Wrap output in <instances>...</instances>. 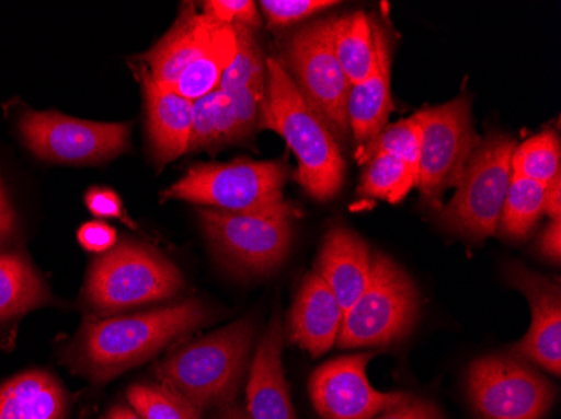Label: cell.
<instances>
[{
	"label": "cell",
	"mask_w": 561,
	"mask_h": 419,
	"mask_svg": "<svg viewBox=\"0 0 561 419\" xmlns=\"http://www.w3.org/2000/svg\"><path fill=\"white\" fill-rule=\"evenodd\" d=\"M209 317L206 305L191 299L137 316L90 323L72 345L69 361L90 380L105 383L204 326Z\"/></svg>",
	"instance_id": "cell-1"
},
{
	"label": "cell",
	"mask_w": 561,
	"mask_h": 419,
	"mask_svg": "<svg viewBox=\"0 0 561 419\" xmlns=\"http://www.w3.org/2000/svg\"><path fill=\"white\" fill-rule=\"evenodd\" d=\"M264 126L274 129L291 148L298 160L296 179L306 194L320 201L336 197L346 170L339 141L276 58L266 61Z\"/></svg>",
	"instance_id": "cell-2"
},
{
	"label": "cell",
	"mask_w": 561,
	"mask_h": 419,
	"mask_svg": "<svg viewBox=\"0 0 561 419\" xmlns=\"http://www.w3.org/2000/svg\"><path fill=\"white\" fill-rule=\"evenodd\" d=\"M256 324L252 317L188 342L157 368L160 383L206 411L231 405L248 368Z\"/></svg>",
	"instance_id": "cell-3"
},
{
	"label": "cell",
	"mask_w": 561,
	"mask_h": 419,
	"mask_svg": "<svg viewBox=\"0 0 561 419\" xmlns=\"http://www.w3.org/2000/svg\"><path fill=\"white\" fill-rule=\"evenodd\" d=\"M419 317V294L411 277L392 258L374 252L367 289L343 317L336 346L380 348L403 339Z\"/></svg>",
	"instance_id": "cell-4"
},
{
	"label": "cell",
	"mask_w": 561,
	"mask_h": 419,
	"mask_svg": "<svg viewBox=\"0 0 561 419\" xmlns=\"http://www.w3.org/2000/svg\"><path fill=\"white\" fill-rule=\"evenodd\" d=\"M293 205H273L254 212L198 208L202 226L224 261L244 273H267L288 257L293 242Z\"/></svg>",
	"instance_id": "cell-5"
},
{
	"label": "cell",
	"mask_w": 561,
	"mask_h": 419,
	"mask_svg": "<svg viewBox=\"0 0 561 419\" xmlns=\"http://www.w3.org/2000/svg\"><path fill=\"white\" fill-rule=\"evenodd\" d=\"M184 287L181 270L153 248L123 242L94 261L84 298L98 311H119L165 301Z\"/></svg>",
	"instance_id": "cell-6"
},
{
	"label": "cell",
	"mask_w": 561,
	"mask_h": 419,
	"mask_svg": "<svg viewBox=\"0 0 561 419\" xmlns=\"http://www.w3.org/2000/svg\"><path fill=\"white\" fill-rule=\"evenodd\" d=\"M288 168L279 162L206 163L188 170L169 190L165 200H185L222 212H254L283 203Z\"/></svg>",
	"instance_id": "cell-7"
},
{
	"label": "cell",
	"mask_w": 561,
	"mask_h": 419,
	"mask_svg": "<svg viewBox=\"0 0 561 419\" xmlns=\"http://www.w3.org/2000/svg\"><path fill=\"white\" fill-rule=\"evenodd\" d=\"M516 147L515 138L504 135L481 141L453 200L440 208V220L447 230L476 242L493 237L512 183Z\"/></svg>",
	"instance_id": "cell-8"
},
{
	"label": "cell",
	"mask_w": 561,
	"mask_h": 419,
	"mask_svg": "<svg viewBox=\"0 0 561 419\" xmlns=\"http://www.w3.org/2000/svg\"><path fill=\"white\" fill-rule=\"evenodd\" d=\"M414 116L421 126L417 188L425 203L440 210L444 194L461 183L481 144L472 126L471 101L456 97Z\"/></svg>",
	"instance_id": "cell-9"
},
{
	"label": "cell",
	"mask_w": 561,
	"mask_h": 419,
	"mask_svg": "<svg viewBox=\"0 0 561 419\" xmlns=\"http://www.w3.org/2000/svg\"><path fill=\"white\" fill-rule=\"evenodd\" d=\"M333 21L306 25L289 40L286 65L310 108L340 141L350 135L348 94L352 90L333 44Z\"/></svg>",
	"instance_id": "cell-10"
},
{
	"label": "cell",
	"mask_w": 561,
	"mask_h": 419,
	"mask_svg": "<svg viewBox=\"0 0 561 419\" xmlns=\"http://www.w3.org/2000/svg\"><path fill=\"white\" fill-rule=\"evenodd\" d=\"M468 391L479 419H543L554 401L553 384L510 356L476 359Z\"/></svg>",
	"instance_id": "cell-11"
},
{
	"label": "cell",
	"mask_w": 561,
	"mask_h": 419,
	"mask_svg": "<svg viewBox=\"0 0 561 419\" xmlns=\"http://www.w3.org/2000/svg\"><path fill=\"white\" fill-rule=\"evenodd\" d=\"M22 140L47 162L90 165L113 159L130 137L126 125L69 118L53 112H25L19 119Z\"/></svg>",
	"instance_id": "cell-12"
},
{
	"label": "cell",
	"mask_w": 561,
	"mask_h": 419,
	"mask_svg": "<svg viewBox=\"0 0 561 419\" xmlns=\"http://www.w3.org/2000/svg\"><path fill=\"white\" fill-rule=\"evenodd\" d=\"M375 352L342 356L320 365L310 380L314 409L323 419H374L411 395L383 393L371 386L367 365Z\"/></svg>",
	"instance_id": "cell-13"
},
{
	"label": "cell",
	"mask_w": 561,
	"mask_h": 419,
	"mask_svg": "<svg viewBox=\"0 0 561 419\" xmlns=\"http://www.w3.org/2000/svg\"><path fill=\"white\" fill-rule=\"evenodd\" d=\"M507 280L523 292L531 307L528 334L513 346V354L540 365L548 373L561 374V291L560 283L522 264L507 267Z\"/></svg>",
	"instance_id": "cell-14"
},
{
	"label": "cell",
	"mask_w": 561,
	"mask_h": 419,
	"mask_svg": "<svg viewBox=\"0 0 561 419\" xmlns=\"http://www.w3.org/2000/svg\"><path fill=\"white\" fill-rule=\"evenodd\" d=\"M227 24L185 5L172 30L144 56L141 78L157 86L173 90L176 81L195 65L226 31Z\"/></svg>",
	"instance_id": "cell-15"
},
{
	"label": "cell",
	"mask_w": 561,
	"mask_h": 419,
	"mask_svg": "<svg viewBox=\"0 0 561 419\" xmlns=\"http://www.w3.org/2000/svg\"><path fill=\"white\" fill-rule=\"evenodd\" d=\"M374 31L375 61L370 75L362 83L353 84L348 94L350 133L356 143V153L364 151L386 128L393 109L390 91V43L383 25L377 18H370Z\"/></svg>",
	"instance_id": "cell-16"
},
{
	"label": "cell",
	"mask_w": 561,
	"mask_h": 419,
	"mask_svg": "<svg viewBox=\"0 0 561 419\" xmlns=\"http://www.w3.org/2000/svg\"><path fill=\"white\" fill-rule=\"evenodd\" d=\"M283 324L276 316L261 337L252 359L245 387L249 419H298L283 370Z\"/></svg>",
	"instance_id": "cell-17"
},
{
	"label": "cell",
	"mask_w": 561,
	"mask_h": 419,
	"mask_svg": "<svg viewBox=\"0 0 561 419\" xmlns=\"http://www.w3.org/2000/svg\"><path fill=\"white\" fill-rule=\"evenodd\" d=\"M343 317L345 312L327 282L317 272L308 273L289 316V340L314 358L327 354L339 340Z\"/></svg>",
	"instance_id": "cell-18"
},
{
	"label": "cell",
	"mask_w": 561,
	"mask_h": 419,
	"mask_svg": "<svg viewBox=\"0 0 561 419\" xmlns=\"http://www.w3.org/2000/svg\"><path fill=\"white\" fill-rule=\"evenodd\" d=\"M371 252L367 242L346 226L327 233L317 261V273L330 287L343 312H348L367 289Z\"/></svg>",
	"instance_id": "cell-19"
},
{
	"label": "cell",
	"mask_w": 561,
	"mask_h": 419,
	"mask_svg": "<svg viewBox=\"0 0 561 419\" xmlns=\"http://www.w3.org/2000/svg\"><path fill=\"white\" fill-rule=\"evenodd\" d=\"M147 97L148 137L160 166L188 153L194 101L141 78Z\"/></svg>",
	"instance_id": "cell-20"
},
{
	"label": "cell",
	"mask_w": 561,
	"mask_h": 419,
	"mask_svg": "<svg viewBox=\"0 0 561 419\" xmlns=\"http://www.w3.org/2000/svg\"><path fill=\"white\" fill-rule=\"evenodd\" d=\"M68 395L53 374L25 371L0 386V419H65Z\"/></svg>",
	"instance_id": "cell-21"
},
{
	"label": "cell",
	"mask_w": 561,
	"mask_h": 419,
	"mask_svg": "<svg viewBox=\"0 0 561 419\" xmlns=\"http://www.w3.org/2000/svg\"><path fill=\"white\" fill-rule=\"evenodd\" d=\"M49 301V292L30 261L0 254V323L22 316Z\"/></svg>",
	"instance_id": "cell-22"
},
{
	"label": "cell",
	"mask_w": 561,
	"mask_h": 419,
	"mask_svg": "<svg viewBox=\"0 0 561 419\" xmlns=\"http://www.w3.org/2000/svg\"><path fill=\"white\" fill-rule=\"evenodd\" d=\"M333 44L335 55L348 78L350 84H358L367 80L374 69L375 43L371 21L365 12L333 21Z\"/></svg>",
	"instance_id": "cell-23"
},
{
	"label": "cell",
	"mask_w": 561,
	"mask_h": 419,
	"mask_svg": "<svg viewBox=\"0 0 561 419\" xmlns=\"http://www.w3.org/2000/svg\"><path fill=\"white\" fill-rule=\"evenodd\" d=\"M545 194L547 185L543 183L512 176L497 223L501 232L506 237L525 238L543 213Z\"/></svg>",
	"instance_id": "cell-24"
},
{
	"label": "cell",
	"mask_w": 561,
	"mask_h": 419,
	"mask_svg": "<svg viewBox=\"0 0 561 419\" xmlns=\"http://www.w3.org/2000/svg\"><path fill=\"white\" fill-rule=\"evenodd\" d=\"M560 138L554 129H545L516 147L512 156L513 176L533 179L548 185L561 175Z\"/></svg>",
	"instance_id": "cell-25"
},
{
	"label": "cell",
	"mask_w": 561,
	"mask_h": 419,
	"mask_svg": "<svg viewBox=\"0 0 561 419\" xmlns=\"http://www.w3.org/2000/svg\"><path fill=\"white\" fill-rule=\"evenodd\" d=\"M417 187V178L399 159L389 153H378L367 162L362 176L360 194L399 203Z\"/></svg>",
	"instance_id": "cell-26"
},
{
	"label": "cell",
	"mask_w": 561,
	"mask_h": 419,
	"mask_svg": "<svg viewBox=\"0 0 561 419\" xmlns=\"http://www.w3.org/2000/svg\"><path fill=\"white\" fill-rule=\"evenodd\" d=\"M126 399L141 419H201V409L162 383L134 384Z\"/></svg>",
	"instance_id": "cell-27"
},
{
	"label": "cell",
	"mask_w": 561,
	"mask_h": 419,
	"mask_svg": "<svg viewBox=\"0 0 561 419\" xmlns=\"http://www.w3.org/2000/svg\"><path fill=\"white\" fill-rule=\"evenodd\" d=\"M378 153H389L399 159L412 175L419 178V156H421V126L415 116L402 121L387 125L377 135L374 141L360 153L356 160L360 165H367L368 160Z\"/></svg>",
	"instance_id": "cell-28"
},
{
	"label": "cell",
	"mask_w": 561,
	"mask_h": 419,
	"mask_svg": "<svg viewBox=\"0 0 561 419\" xmlns=\"http://www.w3.org/2000/svg\"><path fill=\"white\" fill-rule=\"evenodd\" d=\"M238 34V50L231 65L227 66L220 80L219 90L226 94L236 93L244 88L245 84L256 80L260 75L266 74L263 53L257 46L256 39L252 36V30L234 25Z\"/></svg>",
	"instance_id": "cell-29"
},
{
	"label": "cell",
	"mask_w": 561,
	"mask_h": 419,
	"mask_svg": "<svg viewBox=\"0 0 561 419\" xmlns=\"http://www.w3.org/2000/svg\"><path fill=\"white\" fill-rule=\"evenodd\" d=\"M236 119H238L239 133L242 140L254 133L260 126H264V109H266V74L245 84L236 93L229 94Z\"/></svg>",
	"instance_id": "cell-30"
},
{
	"label": "cell",
	"mask_w": 561,
	"mask_h": 419,
	"mask_svg": "<svg viewBox=\"0 0 561 419\" xmlns=\"http://www.w3.org/2000/svg\"><path fill=\"white\" fill-rule=\"evenodd\" d=\"M222 91L217 88L213 93L198 97L192 106V131L188 153L219 147L217 137V108Z\"/></svg>",
	"instance_id": "cell-31"
},
{
	"label": "cell",
	"mask_w": 561,
	"mask_h": 419,
	"mask_svg": "<svg viewBox=\"0 0 561 419\" xmlns=\"http://www.w3.org/2000/svg\"><path fill=\"white\" fill-rule=\"evenodd\" d=\"M260 5L271 25H288L310 18L323 9L333 8L336 2H331V0H263Z\"/></svg>",
	"instance_id": "cell-32"
},
{
	"label": "cell",
	"mask_w": 561,
	"mask_h": 419,
	"mask_svg": "<svg viewBox=\"0 0 561 419\" xmlns=\"http://www.w3.org/2000/svg\"><path fill=\"white\" fill-rule=\"evenodd\" d=\"M202 12L227 25H242L249 30L260 25L256 4L251 0H209L202 4Z\"/></svg>",
	"instance_id": "cell-33"
},
{
	"label": "cell",
	"mask_w": 561,
	"mask_h": 419,
	"mask_svg": "<svg viewBox=\"0 0 561 419\" xmlns=\"http://www.w3.org/2000/svg\"><path fill=\"white\" fill-rule=\"evenodd\" d=\"M374 419H444L443 412L434 403L409 396L405 401Z\"/></svg>",
	"instance_id": "cell-34"
},
{
	"label": "cell",
	"mask_w": 561,
	"mask_h": 419,
	"mask_svg": "<svg viewBox=\"0 0 561 419\" xmlns=\"http://www.w3.org/2000/svg\"><path fill=\"white\" fill-rule=\"evenodd\" d=\"M78 241L90 252H108L115 247L116 232L103 222L84 223L78 232Z\"/></svg>",
	"instance_id": "cell-35"
},
{
	"label": "cell",
	"mask_w": 561,
	"mask_h": 419,
	"mask_svg": "<svg viewBox=\"0 0 561 419\" xmlns=\"http://www.w3.org/2000/svg\"><path fill=\"white\" fill-rule=\"evenodd\" d=\"M87 205L93 216L100 219H119L123 216V205L118 195L112 190H94L88 191Z\"/></svg>",
	"instance_id": "cell-36"
},
{
	"label": "cell",
	"mask_w": 561,
	"mask_h": 419,
	"mask_svg": "<svg viewBox=\"0 0 561 419\" xmlns=\"http://www.w3.org/2000/svg\"><path fill=\"white\" fill-rule=\"evenodd\" d=\"M217 137H219V144L242 140L231 97L224 91L220 94L219 108H217Z\"/></svg>",
	"instance_id": "cell-37"
},
{
	"label": "cell",
	"mask_w": 561,
	"mask_h": 419,
	"mask_svg": "<svg viewBox=\"0 0 561 419\" xmlns=\"http://www.w3.org/2000/svg\"><path fill=\"white\" fill-rule=\"evenodd\" d=\"M540 254L543 255L547 260L560 264L561 260V219H551L548 223L547 229L541 233L540 242Z\"/></svg>",
	"instance_id": "cell-38"
},
{
	"label": "cell",
	"mask_w": 561,
	"mask_h": 419,
	"mask_svg": "<svg viewBox=\"0 0 561 419\" xmlns=\"http://www.w3.org/2000/svg\"><path fill=\"white\" fill-rule=\"evenodd\" d=\"M15 232V213L9 200L8 191L0 182V245L8 244Z\"/></svg>",
	"instance_id": "cell-39"
},
{
	"label": "cell",
	"mask_w": 561,
	"mask_h": 419,
	"mask_svg": "<svg viewBox=\"0 0 561 419\" xmlns=\"http://www.w3.org/2000/svg\"><path fill=\"white\" fill-rule=\"evenodd\" d=\"M543 213H547L550 219H561V175L547 185Z\"/></svg>",
	"instance_id": "cell-40"
},
{
	"label": "cell",
	"mask_w": 561,
	"mask_h": 419,
	"mask_svg": "<svg viewBox=\"0 0 561 419\" xmlns=\"http://www.w3.org/2000/svg\"><path fill=\"white\" fill-rule=\"evenodd\" d=\"M216 419H249V416L245 409L239 408V406H234L231 403V405L220 408Z\"/></svg>",
	"instance_id": "cell-41"
},
{
	"label": "cell",
	"mask_w": 561,
	"mask_h": 419,
	"mask_svg": "<svg viewBox=\"0 0 561 419\" xmlns=\"http://www.w3.org/2000/svg\"><path fill=\"white\" fill-rule=\"evenodd\" d=\"M106 419H141L130 406L116 405L115 408L110 409Z\"/></svg>",
	"instance_id": "cell-42"
}]
</instances>
